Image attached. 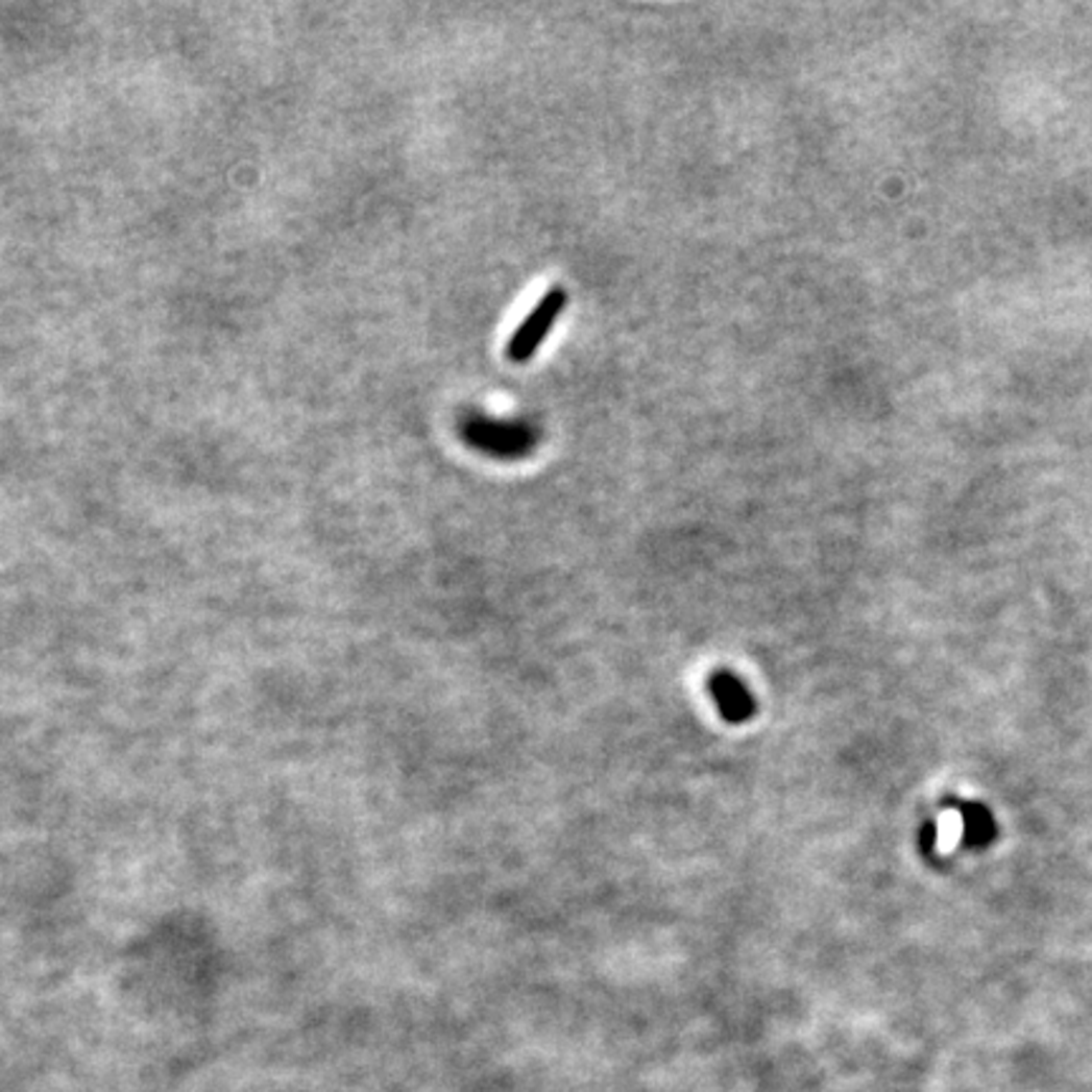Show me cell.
Instances as JSON below:
<instances>
[{
  "mask_svg": "<svg viewBox=\"0 0 1092 1092\" xmlns=\"http://www.w3.org/2000/svg\"><path fill=\"white\" fill-rule=\"evenodd\" d=\"M566 301H569V296H566L562 286H552L547 294H541L534 309L524 316L521 324L511 334L509 344H506V360L513 364H527L539 351L549 334H552L554 324H557V319L566 309Z\"/></svg>",
  "mask_w": 1092,
  "mask_h": 1092,
  "instance_id": "1",
  "label": "cell"
},
{
  "mask_svg": "<svg viewBox=\"0 0 1092 1092\" xmlns=\"http://www.w3.org/2000/svg\"><path fill=\"white\" fill-rule=\"evenodd\" d=\"M711 694L721 715L731 724H742L754 713V698H751L746 685L731 673H715L711 678Z\"/></svg>",
  "mask_w": 1092,
  "mask_h": 1092,
  "instance_id": "2",
  "label": "cell"
},
{
  "mask_svg": "<svg viewBox=\"0 0 1092 1092\" xmlns=\"http://www.w3.org/2000/svg\"><path fill=\"white\" fill-rule=\"evenodd\" d=\"M969 840L971 843H987L992 838V817L981 807H969Z\"/></svg>",
  "mask_w": 1092,
  "mask_h": 1092,
  "instance_id": "3",
  "label": "cell"
}]
</instances>
